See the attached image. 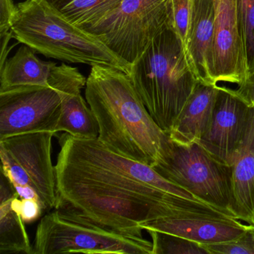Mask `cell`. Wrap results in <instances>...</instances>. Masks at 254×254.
<instances>
[{
	"instance_id": "9a60e30c",
	"label": "cell",
	"mask_w": 254,
	"mask_h": 254,
	"mask_svg": "<svg viewBox=\"0 0 254 254\" xmlns=\"http://www.w3.org/2000/svg\"><path fill=\"white\" fill-rule=\"evenodd\" d=\"M216 0H191V14L184 46L190 68L200 82L212 84L209 60L213 41Z\"/></svg>"
},
{
	"instance_id": "ffe728a7",
	"label": "cell",
	"mask_w": 254,
	"mask_h": 254,
	"mask_svg": "<svg viewBox=\"0 0 254 254\" xmlns=\"http://www.w3.org/2000/svg\"><path fill=\"white\" fill-rule=\"evenodd\" d=\"M71 23L84 29L115 8L122 0H47Z\"/></svg>"
},
{
	"instance_id": "4316f807",
	"label": "cell",
	"mask_w": 254,
	"mask_h": 254,
	"mask_svg": "<svg viewBox=\"0 0 254 254\" xmlns=\"http://www.w3.org/2000/svg\"><path fill=\"white\" fill-rule=\"evenodd\" d=\"M234 90L245 103L254 108V72L248 75L245 81Z\"/></svg>"
},
{
	"instance_id": "7c38bea8",
	"label": "cell",
	"mask_w": 254,
	"mask_h": 254,
	"mask_svg": "<svg viewBox=\"0 0 254 254\" xmlns=\"http://www.w3.org/2000/svg\"><path fill=\"white\" fill-rule=\"evenodd\" d=\"M212 84L241 85L248 76L237 20V0H216L213 41L209 60Z\"/></svg>"
},
{
	"instance_id": "44dd1931",
	"label": "cell",
	"mask_w": 254,
	"mask_h": 254,
	"mask_svg": "<svg viewBox=\"0 0 254 254\" xmlns=\"http://www.w3.org/2000/svg\"><path fill=\"white\" fill-rule=\"evenodd\" d=\"M237 20L248 76L254 72V0H237Z\"/></svg>"
},
{
	"instance_id": "ac0fdd59",
	"label": "cell",
	"mask_w": 254,
	"mask_h": 254,
	"mask_svg": "<svg viewBox=\"0 0 254 254\" xmlns=\"http://www.w3.org/2000/svg\"><path fill=\"white\" fill-rule=\"evenodd\" d=\"M35 53L23 44L0 66V93L51 87L50 78L57 64L43 62Z\"/></svg>"
},
{
	"instance_id": "603a6c76",
	"label": "cell",
	"mask_w": 254,
	"mask_h": 254,
	"mask_svg": "<svg viewBox=\"0 0 254 254\" xmlns=\"http://www.w3.org/2000/svg\"><path fill=\"white\" fill-rule=\"evenodd\" d=\"M201 245L208 254H254V224L234 240Z\"/></svg>"
},
{
	"instance_id": "ba28073f",
	"label": "cell",
	"mask_w": 254,
	"mask_h": 254,
	"mask_svg": "<svg viewBox=\"0 0 254 254\" xmlns=\"http://www.w3.org/2000/svg\"><path fill=\"white\" fill-rule=\"evenodd\" d=\"M153 169L195 198L233 213L231 166L216 160L197 142L181 145L170 139Z\"/></svg>"
},
{
	"instance_id": "6da1fadb",
	"label": "cell",
	"mask_w": 254,
	"mask_h": 254,
	"mask_svg": "<svg viewBox=\"0 0 254 254\" xmlns=\"http://www.w3.org/2000/svg\"><path fill=\"white\" fill-rule=\"evenodd\" d=\"M60 141L57 175L126 194L151 206L157 218L225 215L221 208L195 198L151 166L113 152L98 138L79 139L68 134L62 136Z\"/></svg>"
},
{
	"instance_id": "83f0119b",
	"label": "cell",
	"mask_w": 254,
	"mask_h": 254,
	"mask_svg": "<svg viewBox=\"0 0 254 254\" xmlns=\"http://www.w3.org/2000/svg\"><path fill=\"white\" fill-rule=\"evenodd\" d=\"M254 224V217H253V224Z\"/></svg>"
},
{
	"instance_id": "5b68a950",
	"label": "cell",
	"mask_w": 254,
	"mask_h": 254,
	"mask_svg": "<svg viewBox=\"0 0 254 254\" xmlns=\"http://www.w3.org/2000/svg\"><path fill=\"white\" fill-rule=\"evenodd\" d=\"M56 210L108 230L142 236L141 223L157 219L151 206L91 183L56 175Z\"/></svg>"
},
{
	"instance_id": "d6986e66",
	"label": "cell",
	"mask_w": 254,
	"mask_h": 254,
	"mask_svg": "<svg viewBox=\"0 0 254 254\" xmlns=\"http://www.w3.org/2000/svg\"><path fill=\"white\" fill-rule=\"evenodd\" d=\"M18 195L12 184L2 172L0 187V254H35L26 232L25 222L11 208Z\"/></svg>"
},
{
	"instance_id": "d4e9b609",
	"label": "cell",
	"mask_w": 254,
	"mask_h": 254,
	"mask_svg": "<svg viewBox=\"0 0 254 254\" xmlns=\"http://www.w3.org/2000/svg\"><path fill=\"white\" fill-rule=\"evenodd\" d=\"M11 208L19 214L26 224L34 222L44 213L40 202L34 199H21L15 196L11 201Z\"/></svg>"
},
{
	"instance_id": "e0dca14e",
	"label": "cell",
	"mask_w": 254,
	"mask_h": 254,
	"mask_svg": "<svg viewBox=\"0 0 254 254\" xmlns=\"http://www.w3.org/2000/svg\"><path fill=\"white\" fill-rule=\"evenodd\" d=\"M219 85L199 81L172 128L169 139L181 145L200 140L212 119Z\"/></svg>"
},
{
	"instance_id": "9c48e42d",
	"label": "cell",
	"mask_w": 254,
	"mask_h": 254,
	"mask_svg": "<svg viewBox=\"0 0 254 254\" xmlns=\"http://www.w3.org/2000/svg\"><path fill=\"white\" fill-rule=\"evenodd\" d=\"M54 132H35L0 139L1 169L13 187H30L44 212L57 203L56 166L52 162Z\"/></svg>"
},
{
	"instance_id": "4fadbf2b",
	"label": "cell",
	"mask_w": 254,
	"mask_h": 254,
	"mask_svg": "<svg viewBox=\"0 0 254 254\" xmlns=\"http://www.w3.org/2000/svg\"><path fill=\"white\" fill-rule=\"evenodd\" d=\"M86 83L87 78L77 68L65 64L56 65L50 78V86L57 90L62 99L58 132L64 131L79 139H95L99 137V125L81 93Z\"/></svg>"
},
{
	"instance_id": "277c9868",
	"label": "cell",
	"mask_w": 254,
	"mask_h": 254,
	"mask_svg": "<svg viewBox=\"0 0 254 254\" xmlns=\"http://www.w3.org/2000/svg\"><path fill=\"white\" fill-rule=\"evenodd\" d=\"M11 30L19 43L46 57L130 72V66L99 38L71 23L47 0H26L19 3Z\"/></svg>"
},
{
	"instance_id": "8992f818",
	"label": "cell",
	"mask_w": 254,
	"mask_h": 254,
	"mask_svg": "<svg viewBox=\"0 0 254 254\" xmlns=\"http://www.w3.org/2000/svg\"><path fill=\"white\" fill-rule=\"evenodd\" d=\"M170 27H174L172 0H122L99 21L82 29L130 66L159 34Z\"/></svg>"
},
{
	"instance_id": "484cf974",
	"label": "cell",
	"mask_w": 254,
	"mask_h": 254,
	"mask_svg": "<svg viewBox=\"0 0 254 254\" xmlns=\"http://www.w3.org/2000/svg\"><path fill=\"white\" fill-rule=\"evenodd\" d=\"M16 9L17 5L13 0H0V35L11 32V21Z\"/></svg>"
},
{
	"instance_id": "8fae6325",
	"label": "cell",
	"mask_w": 254,
	"mask_h": 254,
	"mask_svg": "<svg viewBox=\"0 0 254 254\" xmlns=\"http://www.w3.org/2000/svg\"><path fill=\"white\" fill-rule=\"evenodd\" d=\"M253 108L234 90L219 86L210 123L197 143L216 160L230 166L245 137Z\"/></svg>"
},
{
	"instance_id": "2e32d148",
	"label": "cell",
	"mask_w": 254,
	"mask_h": 254,
	"mask_svg": "<svg viewBox=\"0 0 254 254\" xmlns=\"http://www.w3.org/2000/svg\"><path fill=\"white\" fill-rule=\"evenodd\" d=\"M233 213L238 219L253 224L254 212V108L231 165Z\"/></svg>"
},
{
	"instance_id": "5bb4252c",
	"label": "cell",
	"mask_w": 254,
	"mask_h": 254,
	"mask_svg": "<svg viewBox=\"0 0 254 254\" xmlns=\"http://www.w3.org/2000/svg\"><path fill=\"white\" fill-rule=\"evenodd\" d=\"M236 218L196 217L163 218L141 223L143 230H156L176 235L200 245L234 240L249 227Z\"/></svg>"
},
{
	"instance_id": "30bf717a",
	"label": "cell",
	"mask_w": 254,
	"mask_h": 254,
	"mask_svg": "<svg viewBox=\"0 0 254 254\" xmlns=\"http://www.w3.org/2000/svg\"><path fill=\"white\" fill-rule=\"evenodd\" d=\"M62 99L53 87L0 93V139L35 132L57 133Z\"/></svg>"
},
{
	"instance_id": "52a82bcc",
	"label": "cell",
	"mask_w": 254,
	"mask_h": 254,
	"mask_svg": "<svg viewBox=\"0 0 254 254\" xmlns=\"http://www.w3.org/2000/svg\"><path fill=\"white\" fill-rule=\"evenodd\" d=\"M35 254H152V242L143 236L108 230L54 209L38 224Z\"/></svg>"
},
{
	"instance_id": "7a4b0ae2",
	"label": "cell",
	"mask_w": 254,
	"mask_h": 254,
	"mask_svg": "<svg viewBox=\"0 0 254 254\" xmlns=\"http://www.w3.org/2000/svg\"><path fill=\"white\" fill-rule=\"evenodd\" d=\"M85 97L99 125L98 139L105 146L130 160L155 166L170 139L150 115L127 73L93 65Z\"/></svg>"
},
{
	"instance_id": "7402d4cb",
	"label": "cell",
	"mask_w": 254,
	"mask_h": 254,
	"mask_svg": "<svg viewBox=\"0 0 254 254\" xmlns=\"http://www.w3.org/2000/svg\"><path fill=\"white\" fill-rule=\"evenodd\" d=\"M147 232L152 239V254H208L201 245L185 238L156 230Z\"/></svg>"
},
{
	"instance_id": "cb8c5ba5",
	"label": "cell",
	"mask_w": 254,
	"mask_h": 254,
	"mask_svg": "<svg viewBox=\"0 0 254 254\" xmlns=\"http://www.w3.org/2000/svg\"><path fill=\"white\" fill-rule=\"evenodd\" d=\"M174 27L183 44L187 43L191 14V0H172Z\"/></svg>"
},
{
	"instance_id": "3957f363",
	"label": "cell",
	"mask_w": 254,
	"mask_h": 254,
	"mask_svg": "<svg viewBox=\"0 0 254 254\" xmlns=\"http://www.w3.org/2000/svg\"><path fill=\"white\" fill-rule=\"evenodd\" d=\"M127 75L150 115L166 133L199 82L174 27L153 40Z\"/></svg>"
}]
</instances>
